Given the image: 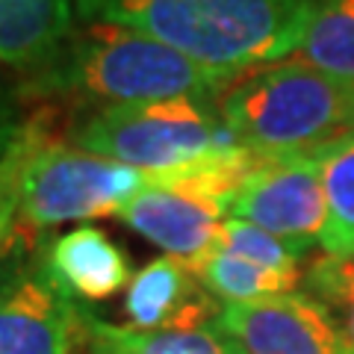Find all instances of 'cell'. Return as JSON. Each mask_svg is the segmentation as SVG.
Listing matches in <instances>:
<instances>
[{"mask_svg": "<svg viewBox=\"0 0 354 354\" xmlns=\"http://www.w3.org/2000/svg\"><path fill=\"white\" fill-rule=\"evenodd\" d=\"M186 266L225 304L286 295L301 283V254L239 218H227L216 245Z\"/></svg>", "mask_w": 354, "mask_h": 354, "instance_id": "9", "label": "cell"}, {"mask_svg": "<svg viewBox=\"0 0 354 354\" xmlns=\"http://www.w3.org/2000/svg\"><path fill=\"white\" fill-rule=\"evenodd\" d=\"M230 218L266 230L301 257L322 245L328 201L316 157L263 160L239 189Z\"/></svg>", "mask_w": 354, "mask_h": 354, "instance_id": "8", "label": "cell"}, {"mask_svg": "<svg viewBox=\"0 0 354 354\" xmlns=\"http://www.w3.org/2000/svg\"><path fill=\"white\" fill-rule=\"evenodd\" d=\"M263 157L227 148L189 169L148 177V186L121 209V221L165 257L195 263L216 245L239 189Z\"/></svg>", "mask_w": 354, "mask_h": 354, "instance_id": "5", "label": "cell"}, {"mask_svg": "<svg viewBox=\"0 0 354 354\" xmlns=\"http://www.w3.org/2000/svg\"><path fill=\"white\" fill-rule=\"evenodd\" d=\"M301 286L330 313L346 354H354V254L322 251L301 272Z\"/></svg>", "mask_w": 354, "mask_h": 354, "instance_id": "18", "label": "cell"}, {"mask_svg": "<svg viewBox=\"0 0 354 354\" xmlns=\"http://www.w3.org/2000/svg\"><path fill=\"white\" fill-rule=\"evenodd\" d=\"M74 0H0V68H44L74 32Z\"/></svg>", "mask_w": 354, "mask_h": 354, "instance_id": "13", "label": "cell"}, {"mask_svg": "<svg viewBox=\"0 0 354 354\" xmlns=\"http://www.w3.org/2000/svg\"><path fill=\"white\" fill-rule=\"evenodd\" d=\"M239 77L195 62L136 30L83 21L57 57L24 77L21 97L106 109L169 97H216Z\"/></svg>", "mask_w": 354, "mask_h": 354, "instance_id": "2", "label": "cell"}, {"mask_svg": "<svg viewBox=\"0 0 354 354\" xmlns=\"http://www.w3.org/2000/svg\"><path fill=\"white\" fill-rule=\"evenodd\" d=\"M21 124H24V121H21V115H18L15 97L3 83H0V160H3L6 151L12 148Z\"/></svg>", "mask_w": 354, "mask_h": 354, "instance_id": "19", "label": "cell"}, {"mask_svg": "<svg viewBox=\"0 0 354 354\" xmlns=\"http://www.w3.org/2000/svg\"><path fill=\"white\" fill-rule=\"evenodd\" d=\"M295 59L354 83V0H319Z\"/></svg>", "mask_w": 354, "mask_h": 354, "instance_id": "16", "label": "cell"}, {"mask_svg": "<svg viewBox=\"0 0 354 354\" xmlns=\"http://www.w3.org/2000/svg\"><path fill=\"white\" fill-rule=\"evenodd\" d=\"M218 310L198 274L174 257L151 260L145 269L133 272L124 292V316L130 328L139 330L204 328L218 316Z\"/></svg>", "mask_w": 354, "mask_h": 354, "instance_id": "11", "label": "cell"}, {"mask_svg": "<svg viewBox=\"0 0 354 354\" xmlns=\"http://www.w3.org/2000/svg\"><path fill=\"white\" fill-rule=\"evenodd\" d=\"M48 266L77 301H104L130 283L127 254L101 227H74L48 245Z\"/></svg>", "mask_w": 354, "mask_h": 354, "instance_id": "12", "label": "cell"}, {"mask_svg": "<svg viewBox=\"0 0 354 354\" xmlns=\"http://www.w3.org/2000/svg\"><path fill=\"white\" fill-rule=\"evenodd\" d=\"M53 136L50 133V109H39L24 118L12 148L0 160V257L9 248L15 221L21 213V195H24V177L36 151Z\"/></svg>", "mask_w": 354, "mask_h": 354, "instance_id": "17", "label": "cell"}, {"mask_svg": "<svg viewBox=\"0 0 354 354\" xmlns=\"http://www.w3.org/2000/svg\"><path fill=\"white\" fill-rule=\"evenodd\" d=\"M145 186L148 174L50 136L27 169L15 230L41 242L65 221L121 216Z\"/></svg>", "mask_w": 354, "mask_h": 354, "instance_id": "6", "label": "cell"}, {"mask_svg": "<svg viewBox=\"0 0 354 354\" xmlns=\"http://www.w3.org/2000/svg\"><path fill=\"white\" fill-rule=\"evenodd\" d=\"M48 248L12 230L0 257V354H83L86 307L53 278Z\"/></svg>", "mask_w": 354, "mask_h": 354, "instance_id": "7", "label": "cell"}, {"mask_svg": "<svg viewBox=\"0 0 354 354\" xmlns=\"http://www.w3.org/2000/svg\"><path fill=\"white\" fill-rule=\"evenodd\" d=\"M213 328L236 354H346L330 313L307 292L221 304Z\"/></svg>", "mask_w": 354, "mask_h": 354, "instance_id": "10", "label": "cell"}, {"mask_svg": "<svg viewBox=\"0 0 354 354\" xmlns=\"http://www.w3.org/2000/svg\"><path fill=\"white\" fill-rule=\"evenodd\" d=\"M319 0H74L83 21L118 24L209 68H266L301 48Z\"/></svg>", "mask_w": 354, "mask_h": 354, "instance_id": "1", "label": "cell"}, {"mask_svg": "<svg viewBox=\"0 0 354 354\" xmlns=\"http://www.w3.org/2000/svg\"><path fill=\"white\" fill-rule=\"evenodd\" d=\"M83 354H236L234 346L213 328H169L139 330L130 325H109L88 313V337Z\"/></svg>", "mask_w": 354, "mask_h": 354, "instance_id": "14", "label": "cell"}, {"mask_svg": "<svg viewBox=\"0 0 354 354\" xmlns=\"http://www.w3.org/2000/svg\"><path fill=\"white\" fill-rule=\"evenodd\" d=\"M328 201L322 251L354 254V130L316 153Z\"/></svg>", "mask_w": 354, "mask_h": 354, "instance_id": "15", "label": "cell"}, {"mask_svg": "<svg viewBox=\"0 0 354 354\" xmlns=\"http://www.w3.org/2000/svg\"><path fill=\"white\" fill-rule=\"evenodd\" d=\"M68 142L148 177L189 169L236 148L213 97H169L92 109L74 121Z\"/></svg>", "mask_w": 354, "mask_h": 354, "instance_id": "4", "label": "cell"}, {"mask_svg": "<svg viewBox=\"0 0 354 354\" xmlns=\"http://www.w3.org/2000/svg\"><path fill=\"white\" fill-rule=\"evenodd\" d=\"M218 115L236 145L263 160L316 157L354 130V83L301 59L274 62L239 77Z\"/></svg>", "mask_w": 354, "mask_h": 354, "instance_id": "3", "label": "cell"}]
</instances>
